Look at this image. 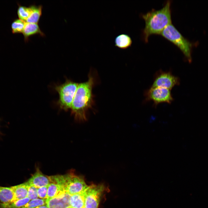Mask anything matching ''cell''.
Listing matches in <instances>:
<instances>
[{"instance_id":"cb8c5ba5","label":"cell","mask_w":208,"mask_h":208,"mask_svg":"<svg viewBox=\"0 0 208 208\" xmlns=\"http://www.w3.org/2000/svg\"><path fill=\"white\" fill-rule=\"evenodd\" d=\"M34 208H49L47 205L38 206Z\"/></svg>"},{"instance_id":"d6986e66","label":"cell","mask_w":208,"mask_h":208,"mask_svg":"<svg viewBox=\"0 0 208 208\" xmlns=\"http://www.w3.org/2000/svg\"><path fill=\"white\" fill-rule=\"evenodd\" d=\"M31 12L30 6L29 7L19 5L17 10V14L19 19L26 22Z\"/></svg>"},{"instance_id":"7c38bea8","label":"cell","mask_w":208,"mask_h":208,"mask_svg":"<svg viewBox=\"0 0 208 208\" xmlns=\"http://www.w3.org/2000/svg\"><path fill=\"white\" fill-rule=\"evenodd\" d=\"M29 185L26 182L16 185L11 186L14 194L12 201L27 197Z\"/></svg>"},{"instance_id":"7a4b0ae2","label":"cell","mask_w":208,"mask_h":208,"mask_svg":"<svg viewBox=\"0 0 208 208\" xmlns=\"http://www.w3.org/2000/svg\"><path fill=\"white\" fill-rule=\"evenodd\" d=\"M171 2L168 1L161 9L151 11L143 14L142 16L145 21L143 31L145 41H148L149 36L152 34H159L168 25L172 23Z\"/></svg>"},{"instance_id":"7402d4cb","label":"cell","mask_w":208,"mask_h":208,"mask_svg":"<svg viewBox=\"0 0 208 208\" xmlns=\"http://www.w3.org/2000/svg\"><path fill=\"white\" fill-rule=\"evenodd\" d=\"M38 188L33 186L29 185L27 197L32 200L38 198Z\"/></svg>"},{"instance_id":"5b68a950","label":"cell","mask_w":208,"mask_h":208,"mask_svg":"<svg viewBox=\"0 0 208 208\" xmlns=\"http://www.w3.org/2000/svg\"><path fill=\"white\" fill-rule=\"evenodd\" d=\"M78 84L67 79L62 84L55 86L54 89L59 96L56 104L60 109L65 111L70 109Z\"/></svg>"},{"instance_id":"4fadbf2b","label":"cell","mask_w":208,"mask_h":208,"mask_svg":"<svg viewBox=\"0 0 208 208\" xmlns=\"http://www.w3.org/2000/svg\"><path fill=\"white\" fill-rule=\"evenodd\" d=\"M87 188L81 192L71 196L70 199L71 206L75 208H83L85 207Z\"/></svg>"},{"instance_id":"9c48e42d","label":"cell","mask_w":208,"mask_h":208,"mask_svg":"<svg viewBox=\"0 0 208 208\" xmlns=\"http://www.w3.org/2000/svg\"><path fill=\"white\" fill-rule=\"evenodd\" d=\"M71 196L65 193L51 199H46V204L49 208H68L71 206Z\"/></svg>"},{"instance_id":"d4e9b609","label":"cell","mask_w":208,"mask_h":208,"mask_svg":"<svg viewBox=\"0 0 208 208\" xmlns=\"http://www.w3.org/2000/svg\"><path fill=\"white\" fill-rule=\"evenodd\" d=\"M68 208H74V207H71V206H70V207H68Z\"/></svg>"},{"instance_id":"8992f818","label":"cell","mask_w":208,"mask_h":208,"mask_svg":"<svg viewBox=\"0 0 208 208\" xmlns=\"http://www.w3.org/2000/svg\"><path fill=\"white\" fill-rule=\"evenodd\" d=\"M171 91L163 88L151 87L144 93L145 101H153L155 107L161 103L171 104L174 100Z\"/></svg>"},{"instance_id":"52a82bcc","label":"cell","mask_w":208,"mask_h":208,"mask_svg":"<svg viewBox=\"0 0 208 208\" xmlns=\"http://www.w3.org/2000/svg\"><path fill=\"white\" fill-rule=\"evenodd\" d=\"M180 80L170 71L161 70L157 71L155 75L151 87H161L171 90L176 86L179 85Z\"/></svg>"},{"instance_id":"e0dca14e","label":"cell","mask_w":208,"mask_h":208,"mask_svg":"<svg viewBox=\"0 0 208 208\" xmlns=\"http://www.w3.org/2000/svg\"><path fill=\"white\" fill-rule=\"evenodd\" d=\"M66 193L60 185L51 182L48 186L47 199H49Z\"/></svg>"},{"instance_id":"603a6c76","label":"cell","mask_w":208,"mask_h":208,"mask_svg":"<svg viewBox=\"0 0 208 208\" xmlns=\"http://www.w3.org/2000/svg\"><path fill=\"white\" fill-rule=\"evenodd\" d=\"M48 186L38 188V194L40 199H46L47 197Z\"/></svg>"},{"instance_id":"3957f363","label":"cell","mask_w":208,"mask_h":208,"mask_svg":"<svg viewBox=\"0 0 208 208\" xmlns=\"http://www.w3.org/2000/svg\"><path fill=\"white\" fill-rule=\"evenodd\" d=\"M49 177L51 183L60 185L66 193L71 195L83 191L88 186L83 177L75 174L72 170L65 174L49 176Z\"/></svg>"},{"instance_id":"ac0fdd59","label":"cell","mask_w":208,"mask_h":208,"mask_svg":"<svg viewBox=\"0 0 208 208\" xmlns=\"http://www.w3.org/2000/svg\"><path fill=\"white\" fill-rule=\"evenodd\" d=\"M30 201V199L26 197L5 203H0V208H21Z\"/></svg>"},{"instance_id":"277c9868","label":"cell","mask_w":208,"mask_h":208,"mask_svg":"<svg viewBox=\"0 0 208 208\" xmlns=\"http://www.w3.org/2000/svg\"><path fill=\"white\" fill-rule=\"evenodd\" d=\"M160 35L177 46L184 54L188 62H191L192 44L172 23L167 26Z\"/></svg>"},{"instance_id":"2e32d148","label":"cell","mask_w":208,"mask_h":208,"mask_svg":"<svg viewBox=\"0 0 208 208\" xmlns=\"http://www.w3.org/2000/svg\"><path fill=\"white\" fill-rule=\"evenodd\" d=\"M14 194L11 186H0V203H5L12 201Z\"/></svg>"},{"instance_id":"484cf974","label":"cell","mask_w":208,"mask_h":208,"mask_svg":"<svg viewBox=\"0 0 208 208\" xmlns=\"http://www.w3.org/2000/svg\"><path fill=\"white\" fill-rule=\"evenodd\" d=\"M83 208H86L85 207H83Z\"/></svg>"},{"instance_id":"8fae6325","label":"cell","mask_w":208,"mask_h":208,"mask_svg":"<svg viewBox=\"0 0 208 208\" xmlns=\"http://www.w3.org/2000/svg\"><path fill=\"white\" fill-rule=\"evenodd\" d=\"M22 33L25 42L28 41L29 38L34 35L39 34L42 37L45 36L44 33L41 30L38 24L26 22L25 23Z\"/></svg>"},{"instance_id":"9a60e30c","label":"cell","mask_w":208,"mask_h":208,"mask_svg":"<svg viewBox=\"0 0 208 208\" xmlns=\"http://www.w3.org/2000/svg\"><path fill=\"white\" fill-rule=\"evenodd\" d=\"M31 12L26 22L38 24L42 14V7L41 5L38 6L33 5L30 6Z\"/></svg>"},{"instance_id":"30bf717a","label":"cell","mask_w":208,"mask_h":208,"mask_svg":"<svg viewBox=\"0 0 208 208\" xmlns=\"http://www.w3.org/2000/svg\"><path fill=\"white\" fill-rule=\"evenodd\" d=\"M36 169V172L26 181L28 185L37 188L48 186L51 183L49 176L43 174L38 167H37Z\"/></svg>"},{"instance_id":"5bb4252c","label":"cell","mask_w":208,"mask_h":208,"mask_svg":"<svg viewBox=\"0 0 208 208\" xmlns=\"http://www.w3.org/2000/svg\"><path fill=\"white\" fill-rule=\"evenodd\" d=\"M116 47L122 49H125L130 47L132 43L131 38L128 35L122 34L117 36L114 40Z\"/></svg>"},{"instance_id":"6da1fadb","label":"cell","mask_w":208,"mask_h":208,"mask_svg":"<svg viewBox=\"0 0 208 208\" xmlns=\"http://www.w3.org/2000/svg\"><path fill=\"white\" fill-rule=\"evenodd\" d=\"M94 83L90 75L88 80L78 84L70 108L71 114L79 122L87 120V112L92 106L93 99L92 90Z\"/></svg>"},{"instance_id":"ba28073f","label":"cell","mask_w":208,"mask_h":208,"mask_svg":"<svg viewBox=\"0 0 208 208\" xmlns=\"http://www.w3.org/2000/svg\"><path fill=\"white\" fill-rule=\"evenodd\" d=\"M105 188L104 185L102 184L88 186L86 190L85 207L86 208H98Z\"/></svg>"},{"instance_id":"44dd1931","label":"cell","mask_w":208,"mask_h":208,"mask_svg":"<svg viewBox=\"0 0 208 208\" xmlns=\"http://www.w3.org/2000/svg\"><path fill=\"white\" fill-rule=\"evenodd\" d=\"M46 199L37 198L30 201L21 208H34L37 207L46 205Z\"/></svg>"},{"instance_id":"ffe728a7","label":"cell","mask_w":208,"mask_h":208,"mask_svg":"<svg viewBox=\"0 0 208 208\" xmlns=\"http://www.w3.org/2000/svg\"><path fill=\"white\" fill-rule=\"evenodd\" d=\"M25 22L19 19L14 20L11 25L12 33L14 34L22 33Z\"/></svg>"}]
</instances>
